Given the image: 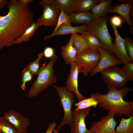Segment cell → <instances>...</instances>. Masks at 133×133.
Returning a JSON list of instances; mask_svg holds the SVG:
<instances>
[{
  "mask_svg": "<svg viewBox=\"0 0 133 133\" xmlns=\"http://www.w3.org/2000/svg\"><path fill=\"white\" fill-rule=\"evenodd\" d=\"M7 5V14L0 16V50L14 45L15 40L34 22L29 5H24L18 0H11Z\"/></svg>",
  "mask_w": 133,
  "mask_h": 133,
  "instance_id": "1",
  "label": "cell"
},
{
  "mask_svg": "<svg viewBox=\"0 0 133 133\" xmlns=\"http://www.w3.org/2000/svg\"><path fill=\"white\" fill-rule=\"evenodd\" d=\"M107 92L101 94L98 92L92 93L93 96L99 102L98 107L107 111V112L113 113L118 117L122 116L127 117L133 116V101H126L124 97L128 92L133 90L131 87L124 86L120 89L107 85Z\"/></svg>",
  "mask_w": 133,
  "mask_h": 133,
  "instance_id": "2",
  "label": "cell"
},
{
  "mask_svg": "<svg viewBox=\"0 0 133 133\" xmlns=\"http://www.w3.org/2000/svg\"><path fill=\"white\" fill-rule=\"evenodd\" d=\"M57 59L54 54L46 65L45 61L40 67L38 76L28 92L27 97L32 98L37 96L52 83L56 82L57 79L54 75L53 66Z\"/></svg>",
  "mask_w": 133,
  "mask_h": 133,
  "instance_id": "3",
  "label": "cell"
},
{
  "mask_svg": "<svg viewBox=\"0 0 133 133\" xmlns=\"http://www.w3.org/2000/svg\"><path fill=\"white\" fill-rule=\"evenodd\" d=\"M108 21L106 15L95 19L86 25L85 31L96 37L101 44L102 47L112 55V46L113 39L107 28Z\"/></svg>",
  "mask_w": 133,
  "mask_h": 133,
  "instance_id": "4",
  "label": "cell"
},
{
  "mask_svg": "<svg viewBox=\"0 0 133 133\" xmlns=\"http://www.w3.org/2000/svg\"><path fill=\"white\" fill-rule=\"evenodd\" d=\"M57 91L60 97L61 105L64 111L63 120L57 129L59 130L64 125L67 124L70 127L73 122V116L72 106L74 102V94L66 87L51 85Z\"/></svg>",
  "mask_w": 133,
  "mask_h": 133,
  "instance_id": "5",
  "label": "cell"
},
{
  "mask_svg": "<svg viewBox=\"0 0 133 133\" xmlns=\"http://www.w3.org/2000/svg\"><path fill=\"white\" fill-rule=\"evenodd\" d=\"M39 4L43 8L41 16L35 23L38 27L44 26L55 27L61 10L55 0H41Z\"/></svg>",
  "mask_w": 133,
  "mask_h": 133,
  "instance_id": "6",
  "label": "cell"
},
{
  "mask_svg": "<svg viewBox=\"0 0 133 133\" xmlns=\"http://www.w3.org/2000/svg\"><path fill=\"white\" fill-rule=\"evenodd\" d=\"M101 59V54L98 49H87L79 54L75 63L78 65L79 72L87 76L97 66Z\"/></svg>",
  "mask_w": 133,
  "mask_h": 133,
  "instance_id": "7",
  "label": "cell"
},
{
  "mask_svg": "<svg viewBox=\"0 0 133 133\" xmlns=\"http://www.w3.org/2000/svg\"><path fill=\"white\" fill-rule=\"evenodd\" d=\"M104 83L117 89L125 86L129 79L121 68L115 65L101 72Z\"/></svg>",
  "mask_w": 133,
  "mask_h": 133,
  "instance_id": "8",
  "label": "cell"
},
{
  "mask_svg": "<svg viewBox=\"0 0 133 133\" xmlns=\"http://www.w3.org/2000/svg\"><path fill=\"white\" fill-rule=\"evenodd\" d=\"M115 116L113 113H108L107 115L92 122L90 129L91 133H116V122L114 118Z\"/></svg>",
  "mask_w": 133,
  "mask_h": 133,
  "instance_id": "9",
  "label": "cell"
},
{
  "mask_svg": "<svg viewBox=\"0 0 133 133\" xmlns=\"http://www.w3.org/2000/svg\"><path fill=\"white\" fill-rule=\"evenodd\" d=\"M110 24L115 37L112 46V55L123 64L133 62L127 53L123 38L119 34L116 27L112 24Z\"/></svg>",
  "mask_w": 133,
  "mask_h": 133,
  "instance_id": "10",
  "label": "cell"
},
{
  "mask_svg": "<svg viewBox=\"0 0 133 133\" xmlns=\"http://www.w3.org/2000/svg\"><path fill=\"white\" fill-rule=\"evenodd\" d=\"M3 117L12 125L19 133H28L30 124L29 119L15 110L5 112Z\"/></svg>",
  "mask_w": 133,
  "mask_h": 133,
  "instance_id": "11",
  "label": "cell"
},
{
  "mask_svg": "<svg viewBox=\"0 0 133 133\" xmlns=\"http://www.w3.org/2000/svg\"><path fill=\"white\" fill-rule=\"evenodd\" d=\"M92 107L73 111V122L70 126L71 133H91L87 129L85 119L90 113Z\"/></svg>",
  "mask_w": 133,
  "mask_h": 133,
  "instance_id": "12",
  "label": "cell"
},
{
  "mask_svg": "<svg viewBox=\"0 0 133 133\" xmlns=\"http://www.w3.org/2000/svg\"><path fill=\"white\" fill-rule=\"evenodd\" d=\"M98 49L101 54V59L97 67L90 73L91 76L93 77L98 73L110 66L123 64L102 47H100Z\"/></svg>",
  "mask_w": 133,
  "mask_h": 133,
  "instance_id": "13",
  "label": "cell"
},
{
  "mask_svg": "<svg viewBox=\"0 0 133 133\" xmlns=\"http://www.w3.org/2000/svg\"><path fill=\"white\" fill-rule=\"evenodd\" d=\"M70 65V72L66 80V87L75 93L79 102L86 98L80 93L78 89V79L79 73V66L75 62L72 63Z\"/></svg>",
  "mask_w": 133,
  "mask_h": 133,
  "instance_id": "14",
  "label": "cell"
},
{
  "mask_svg": "<svg viewBox=\"0 0 133 133\" xmlns=\"http://www.w3.org/2000/svg\"><path fill=\"white\" fill-rule=\"evenodd\" d=\"M133 1L130 0L123 4H118L111 7L108 10V13H116L118 14L123 22L127 23L133 30V23L130 18V13L133 6Z\"/></svg>",
  "mask_w": 133,
  "mask_h": 133,
  "instance_id": "15",
  "label": "cell"
},
{
  "mask_svg": "<svg viewBox=\"0 0 133 133\" xmlns=\"http://www.w3.org/2000/svg\"><path fill=\"white\" fill-rule=\"evenodd\" d=\"M73 35L72 34L67 44L61 47V54L66 65L75 62L76 59L79 54L73 45Z\"/></svg>",
  "mask_w": 133,
  "mask_h": 133,
  "instance_id": "16",
  "label": "cell"
},
{
  "mask_svg": "<svg viewBox=\"0 0 133 133\" xmlns=\"http://www.w3.org/2000/svg\"><path fill=\"white\" fill-rule=\"evenodd\" d=\"M86 25H82L76 26H72L65 24H62L55 33L46 35L43 38L44 40L51 38L54 36L59 35H65L73 33H80L85 30Z\"/></svg>",
  "mask_w": 133,
  "mask_h": 133,
  "instance_id": "17",
  "label": "cell"
},
{
  "mask_svg": "<svg viewBox=\"0 0 133 133\" xmlns=\"http://www.w3.org/2000/svg\"><path fill=\"white\" fill-rule=\"evenodd\" d=\"M71 23L87 25L95 19L93 15L89 12L76 13L74 12L69 15Z\"/></svg>",
  "mask_w": 133,
  "mask_h": 133,
  "instance_id": "18",
  "label": "cell"
},
{
  "mask_svg": "<svg viewBox=\"0 0 133 133\" xmlns=\"http://www.w3.org/2000/svg\"><path fill=\"white\" fill-rule=\"evenodd\" d=\"M112 0H102L91 10V13L96 19L106 15L111 7Z\"/></svg>",
  "mask_w": 133,
  "mask_h": 133,
  "instance_id": "19",
  "label": "cell"
},
{
  "mask_svg": "<svg viewBox=\"0 0 133 133\" xmlns=\"http://www.w3.org/2000/svg\"><path fill=\"white\" fill-rule=\"evenodd\" d=\"M101 0H77L74 11L76 13L89 12Z\"/></svg>",
  "mask_w": 133,
  "mask_h": 133,
  "instance_id": "20",
  "label": "cell"
},
{
  "mask_svg": "<svg viewBox=\"0 0 133 133\" xmlns=\"http://www.w3.org/2000/svg\"><path fill=\"white\" fill-rule=\"evenodd\" d=\"M115 132L116 133H133V116L127 118L122 117Z\"/></svg>",
  "mask_w": 133,
  "mask_h": 133,
  "instance_id": "21",
  "label": "cell"
},
{
  "mask_svg": "<svg viewBox=\"0 0 133 133\" xmlns=\"http://www.w3.org/2000/svg\"><path fill=\"white\" fill-rule=\"evenodd\" d=\"M80 33L84 38L88 49H98V48L102 47L101 44L98 39L87 32L85 31Z\"/></svg>",
  "mask_w": 133,
  "mask_h": 133,
  "instance_id": "22",
  "label": "cell"
},
{
  "mask_svg": "<svg viewBox=\"0 0 133 133\" xmlns=\"http://www.w3.org/2000/svg\"><path fill=\"white\" fill-rule=\"evenodd\" d=\"M72 34L73 35V45L79 54L88 49L86 42L82 36L79 34L78 33Z\"/></svg>",
  "mask_w": 133,
  "mask_h": 133,
  "instance_id": "23",
  "label": "cell"
},
{
  "mask_svg": "<svg viewBox=\"0 0 133 133\" xmlns=\"http://www.w3.org/2000/svg\"><path fill=\"white\" fill-rule=\"evenodd\" d=\"M34 22L28 28L23 34L19 38L15 40L14 44H18L24 42H28L35 34L38 28Z\"/></svg>",
  "mask_w": 133,
  "mask_h": 133,
  "instance_id": "24",
  "label": "cell"
},
{
  "mask_svg": "<svg viewBox=\"0 0 133 133\" xmlns=\"http://www.w3.org/2000/svg\"><path fill=\"white\" fill-rule=\"evenodd\" d=\"M61 10L69 15L74 11L77 0H55Z\"/></svg>",
  "mask_w": 133,
  "mask_h": 133,
  "instance_id": "25",
  "label": "cell"
},
{
  "mask_svg": "<svg viewBox=\"0 0 133 133\" xmlns=\"http://www.w3.org/2000/svg\"><path fill=\"white\" fill-rule=\"evenodd\" d=\"M99 102L93 96H90L76 103L75 105L76 107V110L83 109L89 107H96L98 105Z\"/></svg>",
  "mask_w": 133,
  "mask_h": 133,
  "instance_id": "26",
  "label": "cell"
},
{
  "mask_svg": "<svg viewBox=\"0 0 133 133\" xmlns=\"http://www.w3.org/2000/svg\"><path fill=\"white\" fill-rule=\"evenodd\" d=\"M0 133H19L3 116L0 117Z\"/></svg>",
  "mask_w": 133,
  "mask_h": 133,
  "instance_id": "27",
  "label": "cell"
},
{
  "mask_svg": "<svg viewBox=\"0 0 133 133\" xmlns=\"http://www.w3.org/2000/svg\"><path fill=\"white\" fill-rule=\"evenodd\" d=\"M43 55L42 52L39 53L37 59L28 64L26 66V67L30 71L33 76L38 74L40 68L39 62Z\"/></svg>",
  "mask_w": 133,
  "mask_h": 133,
  "instance_id": "28",
  "label": "cell"
},
{
  "mask_svg": "<svg viewBox=\"0 0 133 133\" xmlns=\"http://www.w3.org/2000/svg\"><path fill=\"white\" fill-rule=\"evenodd\" d=\"M63 24L71 26L69 15L65 14L63 10H61L56 26L54 28L52 33L56 32L59 27Z\"/></svg>",
  "mask_w": 133,
  "mask_h": 133,
  "instance_id": "29",
  "label": "cell"
},
{
  "mask_svg": "<svg viewBox=\"0 0 133 133\" xmlns=\"http://www.w3.org/2000/svg\"><path fill=\"white\" fill-rule=\"evenodd\" d=\"M33 76L30 71L26 67L24 68L22 72L21 81L22 82L20 87L23 90L26 89V84L28 82L31 81Z\"/></svg>",
  "mask_w": 133,
  "mask_h": 133,
  "instance_id": "30",
  "label": "cell"
},
{
  "mask_svg": "<svg viewBox=\"0 0 133 133\" xmlns=\"http://www.w3.org/2000/svg\"><path fill=\"white\" fill-rule=\"evenodd\" d=\"M127 54L133 62V42L132 39L128 37L123 38Z\"/></svg>",
  "mask_w": 133,
  "mask_h": 133,
  "instance_id": "31",
  "label": "cell"
},
{
  "mask_svg": "<svg viewBox=\"0 0 133 133\" xmlns=\"http://www.w3.org/2000/svg\"><path fill=\"white\" fill-rule=\"evenodd\" d=\"M122 69L128 77L130 80L133 81V62L124 64Z\"/></svg>",
  "mask_w": 133,
  "mask_h": 133,
  "instance_id": "32",
  "label": "cell"
},
{
  "mask_svg": "<svg viewBox=\"0 0 133 133\" xmlns=\"http://www.w3.org/2000/svg\"><path fill=\"white\" fill-rule=\"evenodd\" d=\"M109 22L117 28L121 27L123 20L121 17L117 15H114L110 18Z\"/></svg>",
  "mask_w": 133,
  "mask_h": 133,
  "instance_id": "33",
  "label": "cell"
},
{
  "mask_svg": "<svg viewBox=\"0 0 133 133\" xmlns=\"http://www.w3.org/2000/svg\"><path fill=\"white\" fill-rule=\"evenodd\" d=\"M43 53L45 58L50 59L54 54V51L52 48L47 47L44 49Z\"/></svg>",
  "mask_w": 133,
  "mask_h": 133,
  "instance_id": "34",
  "label": "cell"
},
{
  "mask_svg": "<svg viewBox=\"0 0 133 133\" xmlns=\"http://www.w3.org/2000/svg\"><path fill=\"white\" fill-rule=\"evenodd\" d=\"M57 124L55 122L50 124L45 133H52L53 129L57 126Z\"/></svg>",
  "mask_w": 133,
  "mask_h": 133,
  "instance_id": "35",
  "label": "cell"
},
{
  "mask_svg": "<svg viewBox=\"0 0 133 133\" xmlns=\"http://www.w3.org/2000/svg\"><path fill=\"white\" fill-rule=\"evenodd\" d=\"M18 0L19 3L25 6L29 5V3L34 1V0Z\"/></svg>",
  "mask_w": 133,
  "mask_h": 133,
  "instance_id": "36",
  "label": "cell"
},
{
  "mask_svg": "<svg viewBox=\"0 0 133 133\" xmlns=\"http://www.w3.org/2000/svg\"><path fill=\"white\" fill-rule=\"evenodd\" d=\"M7 0H0V9H2L6 4H8Z\"/></svg>",
  "mask_w": 133,
  "mask_h": 133,
  "instance_id": "37",
  "label": "cell"
},
{
  "mask_svg": "<svg viewBox=\"0 0 133 133\" xmlns=\"http://www.w3.org/2000/svg\"><path fill=\"white\" fill-rule=\"evenodd\" d=\"M58 131L57 129H54L53 131V133H58Z\"/></svg>",
  "mask_w": 133,
  "mask_h": 133,
  "instance_id": "38",
  "label": "cell"
}]
</instances>
